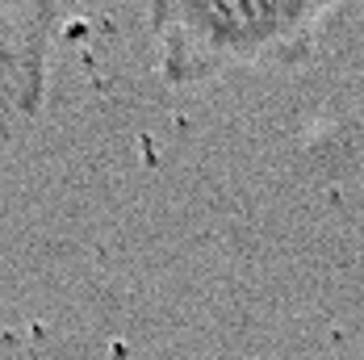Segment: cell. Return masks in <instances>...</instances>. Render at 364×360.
Returning a JSON list of instances; mask_svg holds the SVG:
<instances>
[{
  "instance_id": "6da1fadb",
  "label": "cell",
  "mask_w": 364,
  "mask_h": 360,
  "mask_svg": "<svg viewBox=\"0 0 364 360\" xmlns=\"http://www.w3.org/2000/svg\"><path fill=\"white\" fill-rule=\"evenodd\" d=\"M343 0H151L159 72L188 88L230 72L293 68Z\"/></svg>"
},
{
  "instance_id": "7a4b0ae2",
  "label": "cell",
  "mask_w": 364,
  "mask_h": 360,
  "mask_svg": "<svg viewBox=\"0 0 364 360\" xmlns=\"http://www.w3.org/2000/svg\"><path fill=\"white\" fill-rule=\"evenodd\" d=\"M55 26V0H0V101L21 117H34L46 101Z\"/></svg>"
}]
</instances>
